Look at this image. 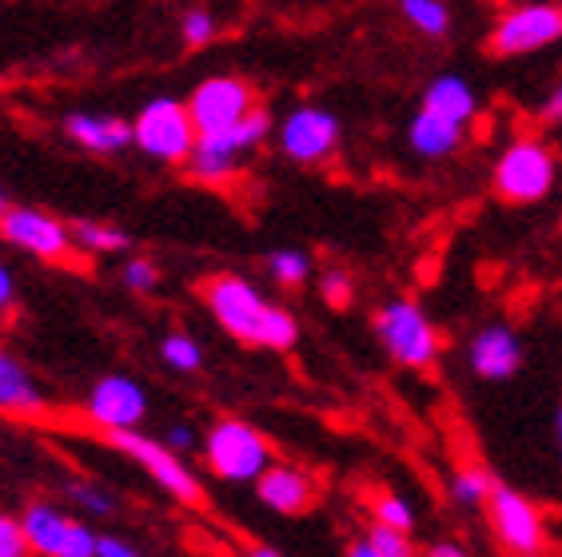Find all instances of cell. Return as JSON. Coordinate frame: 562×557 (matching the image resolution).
Segmentation results:
<instances>
[{
  "mask_svg": "<svg viewBox=\"0 0 562 557\" xmlns=\"http://www.w3.org/2000/svg\"><path fill=\"white\" fill-rule=\"evenodd\" d=\"M542 116H547L551 124H559V128H562V84H554V92L547 96V104H542Z\"/></svg>",
  "mask_w": 562,
  "mask_h": 557,
  "instance_id": "obj_36",
  "label": "cell"
},
{
  "mask_svg": "<svg viewBox=\"0 0 562 557\" xmlns=\"http://www.w3.org/2000/svg\"><path fill=\"white\" fill-rule=\"evenodd\" d=\"M495 195L510 207L542 204L559 183V156L542 136H519L495 156L491 168Z\"/></svg>",
  "mask_w": 562,
  "mask_h": 557,
  "instance_id": "obj_3",
  "label": "cell"
},
{
  "mask_svg": "<svg viewBox=\"0 0 562 557\" xmlns=\"http://www.w3.org/2000/svg\"><path fill=\"white\" fill-rule=\"evenodd\" d=\"M160 442L168 446V451L184 454V451H195V446H200V434H195L192 422H168L164 434H160Z\"/></svg>",
  "mask_w": 562,
  "mask_h": 557,
  "instance_id": "obj_33",
  "label": "cell"
},
{
  "mask_svg": "<svg viewBox=\"0 0 562 557\" xmlns=\"http://www.w3.org/2000/svg\"><path fill=\"white\" fill-rule=\"evenodd\" d=\"M467 366L483 383H507L522 366V339L507 322H487L467 343Z\"/></svg>",
  "mask_w": 562,
  "mask_h": 557,
  "instance_id": "obj_15",
  "label": "cell"
},
{
  "mask_svg": "<svg viewBox=\"0 0 562 557\" xmlns=\"http://www.w3.org/2000/svg\"><path fill=\"white\" fill-rule=\"evenodd\" d=\"M554 434H559V451H562V407H559V414H554Z\"/></svg>",
  "mask_w": 562,
  "mask_h": 557,
  "instance_id": "obj_41",
  "label": "cell"
},
{
  "mask_svg": "<svg viewBox=\"0 0 562 557\" xmlns=\"http://www.w3.org/2000/svg\"><path fill=\"white\" fill-rule=\"evenodd\" d=\"M487 518L491 530H495L498 546L515 557H539L547 549V525H542V514L535 510V502H527L519 490H510L507 482L491 486L487 498Z\"/></svg>",
  "mask_w": 562,
  "mask_h": 557,
  "instance_id": "obj_12",
  "label": "cell"
},
{
  "mask_svg": "<svg viewBox=\"0 0 562 557\" xmlns=\"http://www.w3.org/2000/svg\"><path fill=\"white\" fill-rule=\"evenodd\" d=\"M195 124L188 112V100L156 96L132 116V148L168 168H184L195 144Z\"/></svg>",
  "mask_w": 562,
  "mask_h": 557,
  "instance_id": "obj_4",
  "label": "cell"
},
{
  "mask_svg": "<svg viewBox=\"0 0 562 557\" xmlns=\"http://www.w3.org/2000/svg\"><path fill=\"white\" fill-rule=\"evenodd\" d=\"M423 557H471V554H467V546H459V542H435V546H427Z\"/></svg>",
  "mask_w": 562,
  "mask_h": 557,
  "instance_id": "obj_37",
  "label": "cell"
},
{
  "mask_svg": "<svg viewBox=\"0 0 562 557\" xmlns=\"http://www.w3.org/2000/svg\"><path fill=\"white\" fill-rule=\"evenodd\" d=\"M368 546L375 549L379 557H415L412 534H400V530H391V525H379V522L368 530Z\"/></svg>",
  "mask_w": 562,
  "mask_h": 557,
  "instance_id": "obj_30",
  "label": "cell"
},
{
  "mask_svg": "<svg viewBox=\"0 0 562 557\" xmlns=\"http://www.w3.org/2000/svg\"><path fill=\"white\" fill-rule=\"evenodd\" d=\"M0 557H33V546H29L21 518L0 514Z\"/></svg>",
  "mask_w": 562,
  "mask_h": 557,
  "instance_id": "obj_32",
  "label": "cell"
},
{
  "mask_svg": "<svg viewBox=\"0 0 562 557\" xmlns=\"http://www.w3.org/2000/svg\"><path fill=\"white\" fill-rule=\"evenodd\" d=\"M92 557H144L140 549L132 546L128 537L120 534H97V554Z\"/></svg>",
  "mask_w": 562,
  "mask_h": 557,
  "instance_id": "obj_34",
  "label": "cell"
},
{
  "mask_svg": "<svg viewBox=\"0 0 562 557\" xmlns=\"http://www.w3.org/2000/svg\"><path fill=\"white\" fill-rule=\"evenodd\" d=\"M204 307L212 319L224 327L236 343L244 346H263V351H292L300 343V319L288 307L263 299V291L244 275H207L204 287Z\"/></svg>",
  "mask_w": 562,
  "mask_h": 557,
  "instance_id": "obj_1",
  "label": "cell"
},
{
  "mask_svg": "<svg viewBox=\"0 0 562 557\" xmlns=\"http://www.w3.org/2000/svg\"><path fill=\"white\" fill-rule=\"evenodd\" d=\"M339 144H344V120L324 104H295L276 124V148L283 160L300 168L327 163L339 151Z\"/></svg>",
  "mask_w": 562,
  "mask_h": 557,
  "instance_id": "obj_7",
  "label": "cell"
},
{
  "mask_svg": "<svg viewBox=\"0 0 562 557\" xmlns=\"http://www.w3.org/2000/svg\"><path fill=\"white\" fill-rule=\"evenodd\" d=\"M204 466L216 474L220 482L256 486L263 470L271 466V446L260 430L244 418H220L204 434Z\"/></svg>",
  "mask_w": 562,
  "mask_h": 557,
  "instance_id": "obj_5",
  "label": "cell"
},
{
  "mask_svg": "<svg viewBox=\"0 0 562 557\" xmlns=\"http://www.w3.org/2000/svg\"><path fill=\"white\" fill-rule=\"evenodd\" d=\"M160 363L168 366V371H180V375H195V371L204 366V346H200V339H192V334L172 331V334H164Z\"/></svg>",
  "mask_w": 562,
  "mask_h": 557,
  "instance_id": "obj_25",
  "label": "cell"
},
{
  "mask_svg": "<svg viewBox=\"0 0 562 557\" xmlns=\"http://www.w3.org/2000/svg\"><path fill=\"white\" fill-rule=\"evenodd\" d=\"M124 287L132 291V295H151V291L160 287V268H156V259L148 255H132L128 263H124Z\"/></svg>",
  "mask_w": 562,
  "mask_h": 557,
  "instance_id": "obj_29",
  "label": "cell"
},
{
  "mask_svg": "<svg viewBox=\"0 0 562 557\" xmlns=\"http://www.w3.org/2000/svg\"><path fill=\"white\" fill-rule=\"evenodd\" d=\"M268 136H276V116L260 104L248 120H239L236 128L195 136L192 156H188V163H184L188 175L207 183V187L232 183L244 172V160H248L251 151H260Z\"/></svg>",
  "mask_w": 562,
  "mask_h": 557,
  "instance_id": "obj_2",
  "label": "cell"
},
{
  "mask_svg": "<svg viewBox=\"0 0 562 557\" xmlns=\"http://www.w3.org/2000/svg\"><path fill=\"white\" fill-rule=\"evenodd\" d=\"M16 307V275H12V268L0 259V315L12 311Z\"/></svg>",
  "mask_w": 562,
  "mask_h": 557,
  "instance_id": "obj_35",
  "label": "cell"
},
{
  "mask_svg": "<svg viewBox=\"0 0 562 557\" xmlns=\"http://www.w3.org/2000/svg\"><path fill=\"white\" fill-rule=\"evenodd\" d=\"M104 442H109L112 451L124 454V458L136 462L151 482L160 486L168 498H176V502L195 505L200 498H204V490H200V478L188 470L184 458H180L176 451H168L160 439H148V434H140V427H136V430H104Z\"/></svg>",
  "mask_w": 562,
  "mask_h": 557,
  "instance_id": "obj_9",
  "label": "cell"
},
{
  "mask_svg": "<svg viewBox=\"0 0 562 557\" xmlns=\"http://www.w3.org/2000/svg\"><path fill=\"white\" fill-rule=\"evenodd\" d=\"M491 486H495L491 470H483V466H463V470L451 474L447 493H451L454 505H463V510H479V505H487Z\"/></svg>",
  "mask_w": 562,
  "mask_h": 557,
  "instance_id": "obj_23",
  "label": "cell"
},
{
  "mask_svg": "<svg viewBox=\"0 0 562 557\" xmlns=\"http://www.w3.org/2000/svg\"><path fill=\"white\" fill-rule=\"evenodd\" d=\"M347 557H379V554L368 546V537H359V542H351V546H347Z\"/></svg>",
  "mask_w": 562,
  "mask_h": 557,
  "instance_id": "obj_38",
  "label": "cell"
},
{
  "mask_svg": "<svg viewBox=\"0 0 562 557\" xmlns=\"http://www.w3.org/2000/svg\"><path fill=\"white\" fill-rule=\"evenodd\" d=\"M65 498L68 502H76L85 514L92 518H112L116 514V502H112V493L109 490H100V486L92 482H68L65 486Z\"/></svg>",
  "mask_w": 562,
  "mask_h": 557,
  "instance_id": "obj_28",
  "label": "cell"
},
{
  "mask_svg": "<svg viewBox=\"0 0 562 557\" xmlns=\"http://www.w3.org/2000/svg\"><path fill=\"white\" fill-rule=\"evenodd\" d=\"M0 239L24 255L41 259V263H65L72 255V227L65 219H56L53 212L29 204H12L0 215Z\"/></svg>",
  "mask_w": 562,
  "mask_h": 557,
  "instance_id": "obj_11",
  "label": "cell"
},
{
  "mask_svg": "<svg viewBox=\"0 0 562 557\" xmlns=\"http://www.w3.org/2000/svg\"><path fill=\"white\" fill-rule=\"evenodd\" d=\"M371 518L379 525H391V530H400V534H412L415 530V505L395 490H383L371 498Z\"/></svg>",
  "mask_w": 562,
  "mask_h": 557,
  "instance_id": "obj_26",
  "label": "cell"
},
{
  "mask_svg": "<svg viewBox=\"0 0 562 557\" xmlns=\"http://www.w3.org/2000/svg\"><path fill=\"white\" fill-rule=\"evenodd\" d=\"M244 557H283V554H276V549H271V546H251Z\"/></svg>",
  "mask_w": 562,
  "mask_h": 557,
  "instance_id": "obj_39",
  "label": "cell"
},
{
  "mask_svg": "<svg viewBox=\"0 0 562 557\" xmlns=\"http://www.w3.org/2000/svg\"><path fill=\"white\" fill-rule=\"evenodd\" d=\"M400 16L427 41H443L454 29L451 0H400Z\"/></svg>",
  "mask_w": 562,
  "mask_h": 557,
  "instance_id": "obj_21",
  "label": "cell"
},
{
  "mask_svg": "<svg viewBox=\"0 0 562 557\" xmlns=\"http://www.w3.org/2000/svg\"><path fill=\"white\" fill-rule=\"evenodd\" d=\"M85 414L100 430H136L148 418V390L132 375H100L85 398Z\"/></svg>",
  "mask_w": 562,
  "mask_h": 557,
  "instance_id": "obj_14",
  "label": "cell"
},
{
  "mask_svg": "<svg viewBox=\"0 0 562 557\" xmlns=\"http://www.w3.org/2000/svg\"><path fill=\"white\" fill-rule=\"evenodd\" d=\"M216 33H220L216 12L204 9V4H195V9H188L184 16H180V41H184L188 48H207V44L216 41Z\"/></svg>",
  "mask_w": 562,
  "mask_h": 557,
  "instance_id": "obj_27",
  "label": "cell"
},
{
  "mask_svg": "<svg viewBox=\"0 0 562 557\" xmlns=\"http://www.w3.org/2000/svg\"><path fill=\"white\" fill-rule=\"evenodd\" d=\"M268 275L280 283V287H303L307 278H312V255L307 251H300V247H276V251H268Z\"/></svg>",
  "mask_w": 562,
  "mask_h": 557,
  "instance_id": "obj_24",
  "label": "cell"
},
{
  "mask_svg": "<svg viewBox=\"0 0 562 557\" xmlns=\"http://www.w3.org/2000/svg\"><path fill=\"white\" fill-rule=\"evenodd\" d=\"M562 41V4L559 0H519L498 12L491 24L487 48L495 56H530L554 48Z\"/></svg>",
  "mask_w": 562,
  "mask_h": 557,
  "instance_id": "obj_8",
  "label": "cell"
},
{
  "mask_svg": "<svg viewBox=\"0 0 562 557\" xmlns=\"http://www.w3.org/2000/svg\"><path fill=\"white\" fill-rule=\"evenodd\" d=\"M33 557H92L97 554V530L80 518L65 514L53 502H33L21 518Z\"/></svg>",
  "mask_w": 562,
  "mask_h": 557,
  "instance_id": "obj_13",
  "label": "cell"
},
{
  "mask_svg": "<svg viewBox=\"0 0 562 557\" xmlns=\"http://www.w3.org/2000/svg\"><path fill=\"white\" fill-rule=\"evenodd\" d=\"M60 132L92 156H120L132 148V120L104 116V112H65Z\"/></svg>",
  "mask_w": 562,
  "mask_h": 557,
  "instance_id": "obj_16",
  "label": "cell"
},
{
  "mask_svg": "<svg viewBox=\"0 0 562 557\" xmlns=\"http://www.w3.org/2000/svg\"><path fill=\"white\" fill-rule=\"evenodd\" d=\"M371 327H375V339L383 343V351L407 371H427L439 359L443 339L415 299H387L375 311Z\"/></svg>",
  "mask_w": 562,
  "mask_h": 557,
  "instance_id": "obj_6",
  "label": "cell"
},
{
  "mask_svg": "<svg viewBox=\"0 0 562 557\" xmlns=\"http://www.w3.org/2000/svg\"><path fill=\"white\" fill-rule=\"evenodd\" d=\"M68 227H72V247L85 255H120L132 247V236L124 227L100 224V219H72Z\"/></svg>",
  "mask_w": 562,
  "mask_h": 557,
  "instance_id": "obj_22",
  "label": "cell"
},
{
  "mask_svg": "<svg viewBox=\"0 0 562 557\" xmlns=\"http://www.w3.org/2000/svg\"><path fill=\"white\" fill-rule=\"evenodd\" d=\"M9 207H12V200H9V192H4V183H0V215L9 212Z\"/></svg>",
  "mask_w": 562,
  "mask_h": 557,
  "instance_id": "obj_40",
  "label": "cell"
},
{
  "mask_svg": "<svg viewBox=\"0 0 562 557\" xmlns=\"http://www.w3.org/2000/svg\"><path fill=\"white\" fill-rule=\"evenodd\" d=\"M48 407L44 402V390L29 366L21 359H12L4 346H0V414H41Z\"/></svg>",
  "mask_w": 562,
  "mask_h": 557,
  "instance_id": "obj_20",
  "label": "cell"
},
{
  "mask_svg": "<svg viewBox=\"0 0 562 557\" xmlns=\"http://www.w3.org/2000/svg\"><path fill=\"white\" fill-rule=\"evenodd\" d=\"M256 493L260 502L268 505L271 514H307L315 505V482L300 466H288V462H271L268 470L256 478Z\"/></svg>",
  "mask_w": 562,
  "mask_h": 557,
  "instance_id": "obj_17",
  "label": "cell"
},
{
  "mask_svg": "<svg viewBox=\"0 0 562 557\" xmlns=\"http://www.w3.org/2000/svg\"><path fill=\"white\" fill-rule=\"evenodd\" d=\"M419 107H427V112H435V116H443V120H454V124H463L467 128V124L479 116V92L467 76L439 72L431 84L423 88Z\"/></svg>",
  "mask_w": 562,
  "mask_h": 557,
  "instance_id": "obj_19",
  "label": "cell"
},
{
  "mask_svg": "<svg viewBox=\"0 0 562 557\" xmlns=\"http://www.w3.org/2000/svg\"><path fill=\"white\" fill-rule=\"evenodd\" d=\"M256 107H260L256 88L236 72L207 76V80H200V84L188 92V112H192V124L200 136L236 128L239 120H248Z\"/></svg>",
  "mask_w": 562,
  "mask_h": 557,
  "instance_id": "obj_10",
  "label": "cell"
},
{
  "mask_svg": "<svg viewBox=\"0 0 562 557\" xmlns=\"http://www.w3.org/2000/svg\"><path fill=\"white\" fill-rule=\"evenodd\" d=\"M467 128L454 124V120H443L419 107L412 120H407V148L419 156V160H451L454 151L463 148Z\"/></svg>",
  "mask_w": 562,
  "mask_h": 557,
  "instance_id": "obj_18",
  "label": "cell"
},
{
  "mask_svg": "<svg viewBox=\"0 0 562 557\" xmlns=\"http://www.w3.org/2000/svg\"><path fill=\"white\" fill-rule=\"evenodd\" d=\"M319 295H324L327 307H347V303L356 299V278H351V271L327 268L319 275Z\"/></svg>",
  "mask_w": 562,
  "mask_h": 557,
  "instance_id": "obj_31",
  "label": "cell"
}]
</instances>
